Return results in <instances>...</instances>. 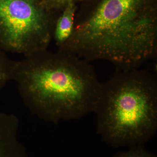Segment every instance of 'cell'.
Returning a JSON list of instances; mask_svg holds the SVG:
<instances>
[{
  "label": "cell",
  "mask_w": 157,
  "mask_h": 157,
  "mask_svg": "<svg viewBox=\"0 0 157 157\" xmlns=\"http://www.w3.org/2000/svg\"><path fill=\"white\" fill-rule=\"evenodd\" d=\"M58 50L88 62L107 61L116 70L139 69L157 59L154 1L98 0L75 15L73 34Z\"/></svg>",
  "instance_id": "6da1fadb"
},
{
  "label": "cell",
  "mask_w": 157,
  "mask_h": 157,
  "mask_svg": "<svg viewBox=\"0 0 157 157\" xmlns=\"http://www.w3.org/2000/svg\"><path fill=\"white\" fill-rule=\"evenodd\" d=\"M12 80L30 111L53 124L94 112L102 85L90 62L47 49L14 62Z\"/></svg>",
  "instance_id": "7a4b0ae2"
},
{
  "label": "cell",
  "mask_w": 157,
  "mask_h": 157,
  "mask_svg": "<svg viewBox=\"0 0 157 157\" xmlns=\"http://www.w3.org/2000/svg\"><path fill=\"white\" fill-rule=\"evenodd\" d=\"M96 131L114 147L144 144L157 131V78L146 69L116 70L102 83Z\"/></svg>",
  "instance_id": "3957f363"
},
{
  "label": "cell",
  "mask_w": 157,
  "mask_h": 157,
  "mask_svg": "<svg viewBox=\"0 0 157 157\" xmlns=\"http://www.w3.org/2000/svg\"><path fill=\"white\" fill-rule=\"evenodd\" d=\"M59 16L42 0H0V48L24 56L46 50Z\"/></svg>",
  "instance_id": "277c9868"
},
{
  "label": "cell",
  "mask_w": 157,
  "mask_h": 157,
  "mask_svg": "<svg viewBox=\"0 0 157 157\" xmlns=\"http://www.w3.org/2000/svg\"><path fill=\"white\" fill-rule=\"evenodd\" d=\"M19 128V119L16 116L0 112V157H13Z\"/></svg>",
  "instance_id": "5b68a950"
},
{
  "label": "cell",
  "mask_w": 157,
  "mask_h": 157,
  "mask_svg": "<svg viewBox=\"0 0 157 157\" xmlns=\"http://www.w3.org/2000/svg\"><path fill=\"white\" fill-rule=\"evenodd\" d=\"M76 8L75 1L72 0L57 19L54 29L53 39L58 48L65 44L73 34Z\"/></svg>",
  "instance_id": "8992f818"
},
{
  "label": "cell",
  "mask_w": 157,
  "mask_h": 157,
  "mask_svg": "<svg viewBox=\"0 0 157 157\" xmlns=\"http://www.w3.org/2000/svg\"><path fill=\"white\" fill-rule=\"evenodd\" d=\"M14 62L0 48V92L12 79Z\"/></svg>",
  "instance_id": "52a82bcc"
},
{
  "label": "cell",
  "mask_w": 157,
  "mask_h": 157,
  "mask_svg": "<svg viewBox=\"0 0 157 157\" xmlns=\"http://www.w3.org/2000/svg\"><path fill=\"white\" fill-rule=\"evenodd\" d=\"M129 147L128 151L117 152L113 157H157L145 148L144 144H137Z\"/></svg>",
  "instance_id": "ba28073f"
},
{
  "label": "cell",
  "mask_w": 157,
  "mask_h": 157,
  "mask_svg": "<svg viewBox=\"0 0 157 157\" xmlns=\"http://www.w3.org/2000/svg\"><path fill=\"white\" fill-rule=\"evenodd\" d=\"M48 9L52 10H63L72 0H42Z\"/></svg>",
  "instance_id": "9c48e42d"
},
{
  "label": "cell",
  "mask_w": 157,
  "mask_h": 157,
  "mask_svg": "<svg viewBox=\"0 0 157 157\" xmlns=\"http://www.w3.org/2000/svg\"><path fill=\"white\" fill-rule=\"evenodd\" d=\"M77 1H86V0H77Z\"/></svg>",
  "instance_id": "30bf717a"
}]
</instances>
